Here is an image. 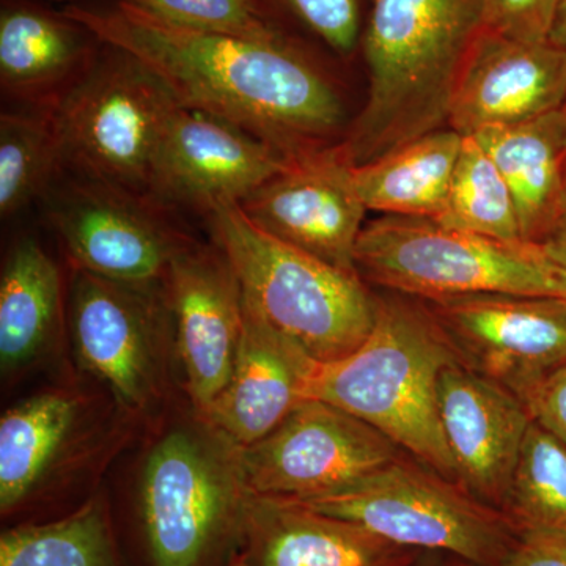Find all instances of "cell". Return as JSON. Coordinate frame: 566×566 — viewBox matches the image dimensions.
<instances>
[{"label": "cell", "mask_w": 566, "mask_h": 566, "mask_svg": "<svg viewBox=\"0 0 566 566\" xmlns=\"http://www.w3.org/2000/svg\"><path fill=\"white\" fill-rule=\"evenodd\" d=\"M103 41L41 0L0 3V85L32 109L54 111L95 62Z\"/></svg>", "instance_id": "obj_20"}, {"label": "cell", "mask_w": 566, "mask_h": 566, "mask_svg": "<svg viewBox=\"0 0 566 566\" xmlns=\"http://www.w3.org/2000/svg\"><path fill=\"white\" fill-rule=\"evenodd\" d=\"M76 403L62 394H41L14 406L0 420V510L18 509L65 442Z\"/></svg>", "instance_id": "obj_24"}, {"label": "cell", "mask_w": 566, "mask_h": 566, "mask_svg": "<svg viewBox=\"0 0 566 566\" xmlns=\"http://www.w3.org/2000/svg\"><path fill=\"white\" fill-rule=\"evenodd\" d=\"M227 566H249L248 558H245L243 551H234L233 556L230 557Z\"/></svg>", "instance_id": "obj_37"}, {"label": "cell", "mask_w": 566, "mask_h": 566, "mask_svg": "<svg viewBox=\"0 0 566 566\" xmlns=\"http://www.w3.org/2000/svg\"><path fill=\"white\" fill-rule=\"evenodd\" d=\"M316 365L243 300V333L232 375L203 416L238 449L255 444L307 400Z\"/></svg>", "instance_id": "obj_17"}, {"label": "cell", "mask_w": 566, "mask_h": 566, "mask_svg": "<svg viewBox=\"0 0 566 566\" xmlns=\"http://www.w3.org/2000/svg\"><path fill=\"white\" fill-rule=\"evenodd\" d=\"M566 102V48L531 43L490 28L469 55L458 81L449 126L475 136L562 109Z\"/></svg>", "instance_id": "obj_15"}, {"label": "cell", "mask_w": 566, "mask_h": 566, "mask_svg": "<svg viewBox=\"0 0 566 566\" xmlns=\"http://www.w3.org/2000/svg\"><path fill=\"white\" fill-rule=\"evenodd\" d=\"M62 11L139 59L181 106L233 123L289 156L337 145L344 99L293 36L264 41L191 31L123 0H69Z\"/></svg>", "instance_id": "obj_1"}, {"label": "cell", "mask_w": 566, "mask_h": 566, "mask_svg": "<svg viewBox=\"0 0 566 566\" xmlns=\"http://www.w3.org/2000/svg\"><path fill=\"white\" fill-rule=\"evenodd\" d=\"M458 363L526 395L566 364V301L485 293L427 303Z\"/></svg>", "instance_id": "obj_11"}, {"label": "cell", "mask_w": 566, "mask_h": 566, "mask_svg": "<svg viewBox=\"0 0 566 566\" xmlns=\"http://www.w3.org/2000/svg\"><path fill=\"white\" fill-rule=\"evenodd\" d=\"M565 219H566V175H565ZM564 219V221H565Z\"/></svg>", "instance_id": "obj_40"}, {"label": "cell", "mask_w": 566, "mask_h": 566, "mask_svg": "<svg viewBox=\"0 0 566 566\" xmlns=\"http://www.w3.org/2000/svg\"><path fill=\"white\" fill-rule=\"evenodd\" d=\"M52 186L48 218L76 271L139 289H163L177 253L192 243L161 205L76 177Z\"/></svg>", "instance_id": "obj_9"}, {"label": "cell", "mask_w": 566, "mask_h": 566, "mask_svg": "<svg viewBox=\"0 0 566 566\" xmlns=\"http://www.w3.org/2000/svg\"><path fill=\"white\" fill-rule=\"evenodd\" d=\"M504 566H566V542L549 536H521Z\"/></svg>", "instance_id": "obj_33"}, {"label": "cell", "mask_w": 566, "mask_h": 566, "mask_svg": "<svg viewBox=\"0 0 566 566\" xmlns=\"http://www.w3.org/2000/svg\"><path fill=\"white\" fill-rule=\"evenodd\" d=\"M515 199L521 233L542 244L565 219L566 133L560 109L475 134Z\"/></svg>", "instance_id": "obj_21"}, {"label": "cell", "mask_w": 566, "mask_h": 566, "mask_svg": "<svg viewBox=\"0 0 566 566\" xmlns=\"http://www.w3.org/2000/svg\"><path fill=\"white\" fill-rule=\"evenodd\" d=\"M62 315V274L39 241L11 249L0 279V360L20 367L43 349Z\"/></svg>", "instance_id": "obj_23"}, {"label": "cell", "mask_w": 566, "mask_h": 566, "mask_svg": "<svg viewBox=\"0 0 566 566\" xmlns=\"http://www.w3.org/2000/svg\"><path fill=\"white\" fill-rule=\"evenodd\" d=\"M490 28L493 0H371L360 40L367 103L340 142L349 163L374 161L449 125L465 62Z\"/></svg>", "instance_id": "obj_2"}, {"label": "cell", "mask_w": 566, "mask_h": 566, "mask_svg": "<svg viewBox=\"0 0 566 566\" xmlns=\"http://www.w3.org/2000/svg\"><path fill=\"white\" fill-rule=\"evenodd\" d=\"M191 31L251 40L292 39L282 28L281 11L271 0H123Z\"/></svg>", "instance_id": "obj_29"}, {"label": "cell", "mask_w": 566, "mask_h": 566, "mask_svg": "<svg viewBox=\"0 0 566 566\" xmlns=\"http://www.w3.org/2000/svg\"><path fill=\"white\" fill-rule=\"evenodd\" d=\"M0 566H120L107 506L91 501L62 520L9 528Z\"/></svg>", "instance_id": "obj_26"}, {"label": "cell", "mask_w": 566, "mask_h": 566, "mask_svg": "<svg viewBox=\"0 0 566 566\" xmlns=\"http://www.w3.org/2000/svg\"><path fill=\"white\" fill-rule=\"evenodd\" d=\"M542 245L545 249L547 259L556 266L557 273L560 275L566 296V219Z\"/></svg>", "instance_id": "obj_34"}, {"label": "cell", "mask_w": 566, "mask_h": 566, "mask_svg": "<svg viewBox=\"0 0 566 566\" xmlns=\"http://www.w3.org/2000/svg\"><path fill=\"white\" fill-rule=\"evenodd\" d=\"M446 566H480V565L469 564V562L460 560V558H458V562H455V564H449Z\"/></svg>", "instance_id": "obj_38"}, {"label": "cell", "mask_w": 566, "mask_h": 566, "mask_svg": "<svg viewBox=\"0 0 566 566\" xmlns=\"http://www.w3.org/2000/svg\"><path fill=\"white\" fill-rule=\"evenodd\" d=\"M249 491L238 447L226 455L191 431L151 450L140 485V524L151 566H210L229 545L241 549Z\"/></svg>", "instance_id": "obj_8"}, {"label": "cell", "mask_w": 566, "mask_h": 566, "mask_svg": "<svg viewBox=\"0 0 566 566\" xmlns=\"http://www.w3.org/2000/svg\"><path fill=\"white\" fill-rule=\"evenodd\" d=\"M294 156L233 123L178 104L153 170L150 199L210 216L240 205Z\"/></svg>", "instance_id": "obj_12"}, {"label": "cell", "mask_w": 566, "mask_h": 566, "mask_svg": "<svg viewBox=\"0 0 566 566\" xmlns=\"http://www.w3.org/2000/svg\"><path fill=\"white\" fill-rule=\"evenodd\" d=\"M547 40L556 46L566 48V0H558L553 25H551L549 39Z\"/></svg>", "instance_id": "obj_35"}, {"label": "cell", "mask_w": 566, "mask_h": 566, "mask_svg": "<svg viewBox=\"0 0 566 566\" xmlns=\"http://www.w3.org/2000/svg\"><path fill=\"white\" fill-rule=\"evenodd\" d=\"M241 551L249 566H415L423 554L353 521L251 493Z\"/></svg>", "instance_id": "obj_19"}, {"label": "cell", "mask_w": 566, "mask_h": 566, "mask_svg": "<svg viewBox=\"0 0 566 566\" xmlns=\"http://www.w3.org/2000/svg\"><path fill=\"white\" fill-rule=\"evenodd\" d=\"M438 405L458 483L502 512L534 422L526 403L493 379L453 364L442 371Z\"/></svg>", "instance_id": "obj_16"}, {"label": "cell", "mask_w": 566, "mask_h": 566, "mask_svg": "<svg viewBox=\"0 0 566 566\" xmlns=\"http://www.w3.org/2000/svg\"><path fill=\"white\" fill-rule=\"evenodd\" d=\"M289 501L353 521L397 545L480 566H504L520 542L501 510L408 453L344 490Z\"/></svg>", "instance_id": "obj_7"}, {"label": "cell", "mask_w": 566, "mask_h": 566, "mask_svg": "<svg viewBox=\"0 0 566 566\" xmlns=\"http://www.w3.org/2000/svg\"><path fill=\"white\" fill-rule=\"evenodd\" d=\"M403 455L364 420L311 398L259 442L238 449V465L251 494L307 499L352 486Z\"/></svg>", "instance_id": "obj_10"}, {"label": "cell", "mask_w": 566, "mask_h": 566, "mask_svg": "<svg viewBox=\"0 0 566 566\" xmlns=\"http://www.w3.org/2000/svg\"><path fill=\"white\" fill-rule=\"evenodd\" d=\"M560 114H562V118H564L565 133H566V102H565L564 106H562Z\"/></svg>", "instance_id": "obj_39"}, {"label": "cell", "mask_w": 566, "mask_h": 566, "mask_svg": "<svg viewBox=\"0 0 566 566\" xmlns=\"http://www.w3.org/2000/svg\"><path fill=\"white\" fill-rule=\"evenodd\" d=\"M281 13L303 24L331 51L348 59L360 50L363 0H271Z\"/></svg>", "instance_id": "obj_30"}, {"label": "cell", "mask_w": 566, "mask_h": 566, "mask_svg": "<svg viewBox=\"0 0 566 566\" xmlns=\"http://www.w3.org/2000/svg\"><path fill=\"white\" fill-rule=\"evenodd\" d=\"M557 6L558 0H493L494 28L513 39L547 41Z\"/></svg>", "instance_id": "obj_31"}, {"label": "cell", "mask_w": 566, "mask_h": 566, "mask_svg": "<svg viewBox=\"0 0 566 566\" xmlns=\"http://www.w3.org/2000/svg\"><path fill=\"white\" fill-rule=\"evenodd\" d=\"M54 111L24 107L0 115V214L3 219L44 199L63 169Z\"/></svg>", "instance_id": "obj_25"}, {"label": "cell", "mask_w": 566, "mask_h": 566, "mask_svg": "<svg viewBox=\"0 0 566 566\" xmlns=\"http://www.w3.org/2000/svg\"><path fill=\"white\" fill-rule=\"evenodd\" d=\"M354 262L360 277L427 303L485 293L566 297L542 244L495 240L433 219L382 216L368 222Z\"/></svg>", "instance_id": "obj_5"}, {"label": "cell", "mask_w": 566, "mask_h": 566, "mask_svg": "<svg viewBox=\"0 0 566 566\" xmlns=\"http://www.w3.org/2000/svg\"><path fill=\"white\" fill-rule=\"evenodd\" d=\"M532 420L566 446V364L545 376L524 398Z\"/></svg>", "instance_id": "obj_32"}, {"label": "cell", "mask_w": 566, "mask_h": 566, "mask_svg": "<svg viewBox=\"0 0 566 566\" xmlns=\"http://www.w3.org/2000/svg\"><path fill=\"white\" fill-rule=\"evenodd\" d=\"M238 207L262 232L357 273L354 252L367 208L354 188L353 164L340 145L294 156Z\"/></svg>", "instance_id": "obj_13"}, {"label": "cell", "mask_w": 566, "mask_h": 566, "mask_svg": "<svg viewBox=\"0 0 566 566\" xmlns=\"http://www.w3.org/2000/svg\"><path fill=\"white\" fill-rule=\"evenodd\" d=\"M502 513L521 536L566 542V446L532 422Z\"/></svg>", "instance_id": "obj_27"}, {"label": "cell", "mask_w": 566, "mask_h": 566, "mask_svg": "<svg viewBox=\"0 0 566 566\" xmlns=\"http://www.w3.org/2000/svg\"><path fill=\"white\" fill-rule=\"evenodd\" d=\"M177 107L148 66L103 41L91 69L54 109L63 166L150 199L156 158Z\"/></svg>", "instance_id": "obj_6"}, {"label": "cell", "mask_w": 566, "mask_h": 566, "mask_svg": "<svg viewBox=\"0 0 566 566\" xmlns=\"http://www.w3.org/2000/svg\"><path fill=\"white\" fill-rule=\"evenodd\" d=\"M177 346L193 405L207 411L232 375L241 333L243 293L221 249L186 245L164 281Z\"/></svg>", "instance_id": "obj_14"}, {"label": "cell", "mask_w": 566, "mask_h": 566, "mask_svg": "<svg viewBox=\"0 0 566 566\" xmlns=\"http://www.w3.org/2000/svg\"><path fill=\"white\" fill-rule=\"evenodd\" d=\"M438 222L495 240L526 241L504 175L474 136H465Z\"/></svg>", "instance_id": "obj_28"}, {"label": "cell", "mask_w": 566, "mask_h": 566, "mask_svg": "<svg viewBox=\"0 0 566 566\" xmlns=\"http://www.w3.org/2000/svg\"><path fill=\"white\" fill-rule=\"evenodd\" d=\"M415 566H446L438 553H423Z\"/></svg>", "instance_id": "obj_36"}, {"label": "cell", "mask_w": 566, "mask_h": 566, "mask_svg": "<svg viewBox=\"0 0 566 566\" xmlns=\"http://www.w3.org/2000/svg\"><path fill=\"white\" fill-rule=\"evenodd\" d=\"M155 290L74 275L71 326L81 363L132 408L151 392Z\"/></svg>", "instance_id": "obj_18"}, {"label": "cell", "mask_w": 566, "mask_h": 566, "mask_svg": "<svg viewBox=\"0 0 566 566\" xmlns=\"http://www.w3.org/2000/svg\"><path fill=\"white\" fill-rule=\"evenodd\" d=\"M464 136L452 128L424 134L374 161L353 166V182L364 207L385 216L438 221Z\"/></svg>", "instance_id": "obj_22"}, {"label": "cell", "mask_w": 566, "mask_h": 566, "mask_svg": "<svg viewBox=\"0 0 566 566\" xmlns=\"http://www.w3.org/2000/svg\"><path fill=\"white\" fill-rule=\"evenodd\" d=\"M458 363L427 305L375 296V323L364 344L316 365L307 400L344 409L376 428L405 453L458 483L439 419L442 371Z\"/></svg>", "instance_id": "obj_3"}, {"label": "cell", "mask_w": 566, "mask_h": 566, "mask_svg": "<svg viewBox=\"0 0 566 566\" xmlns=\"http://www.w3.org/2000/svg\"><path fill=\"white\" fill-rule=\"evenodd\" d=\"M208 219L244 303L264 322L316 363H334L364 344L375 323V294L359 274L262 232L238 205L218 208Z\"/></svg>", "instance_id": "obj_4"}]
</instances>
